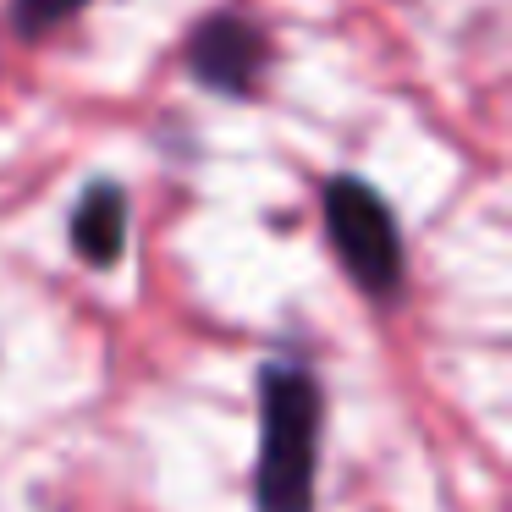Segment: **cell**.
Here are the masks:
<instances>
[{"label":"cell","instance_id":"6da1fadb","mask_svg":"<svg viewBox=\"0 0 512 512\" xmlns=\"http://www.w3.org/2000/svg\"><path fill=\"white\" fill-rule=\"evenodd\" d=\"M259 474L254 512H314V463H320L325 391L303 364H270L259 386Z\"/></svg>","mask_w":512,"mask_h":512},{"label":"cell","instance_id":"5b68a950","mask_svg":"<svg viewBox=\"0 0 512 512\" xmlns=\"http://www.w3.org/2000/svg\"><path fill=\"white\" fill-rule=\"evenodd\" d=\"M83 6H89V0H17V28H23V34H45V28L78 17Z\"/></svg>","mask_w":512,"mask_h":512},{"label":"cell","instance_id":"3957f363","mask_svg":"<svg viewBox=\"0 0 512 512\" xmlns=\"http://www.w3.org/2000/svg\"><path fill=\"white\" fill-rule=\"evenodd\" d=\"M265 56H270L265 34H259L248 17H232V12L199 23V28H193V39H188L193 78H199L204 89H215V94H232V100H243V94L259 83Z\"/></svg>","mask_w":512,"mask_h":512},{"label":"cell","instance_id":"7a4b0ae2","mask_svg":"<svg viewBox=\"0 0 512 512\" xmlns=\"http://www.w3.org/2000/svg\"><path fill=\"white\" fill-rule=\"evenodd\" d=\"M325 232L331 248L342 254L347 276L364 292H391L402 281V237L391 221L386 199L358 177L325 182Z\"/></svg>","mask_w":512,"mask_h":512},{"label":"cell","instance_id":"277c9868","mask_svg":"<svg viewBox=\"0 0 512 512\" xmlns=\"http://www.w3.org/2000/svg\"><path fill=\"white\" fill-rule=\"evenodd\" d=\"M72 248L83 254V265L105 270L122 259L127 248V193L116 182H89V193L72 210Z\"/></svg>","mask_w":512,"mask_h":512}]
</instances>
